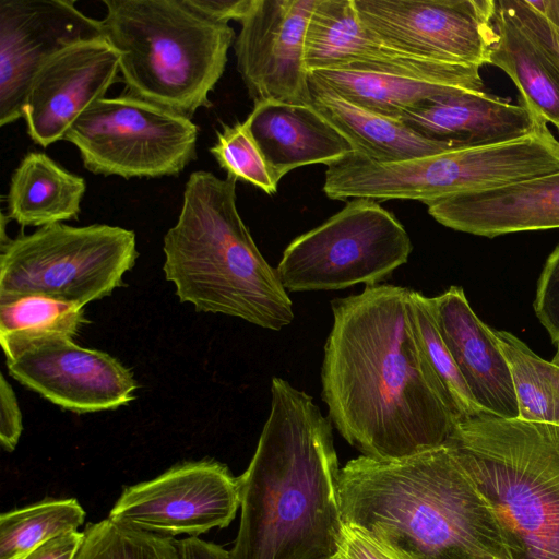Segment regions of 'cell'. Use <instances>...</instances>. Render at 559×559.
Returning a JSON list of instances; mask_svg holds the SVG:
<instances>
[{"label":"cell","instance_id":"obj_1","mask_svg":"<svg viewBox=\"0 0 559 559\" xmlns=\"http://www.w3.org/2000/svg\"><path fill=\"white\" fill-rule=\"evenodd\" d=\"M331 309L321 384L340 435L376 460L444 445L455 417L417 338L411 289L368 285Z\"/></svg>","mask_w":559,"mask_h":559},{"label":"cell","instance_id":"obj_2","mask_svg":"<svg viewBox=\"0 0 559 559\" xmlns=\"http://www.w3.org/2000/svg\"><path fill=\"white\" fill-rule=\"evenodd\" d=\"M332 423L312 396L273 377L271 409L238 477L230 559H333L344 531Z\"/></svg>","mask_w":559,"mask_h":559},{"label":"cell","instance_id":"obj_3","mask_svg":"<svg viewBox=\"0 0 559 559\" xmlns=\"http://www.w3.org/2000/svg\"><path fill=\"white\" fill-rule=\"evenodd\" d=\"M344 524L411 559H511L495 514L448 445L340 469Z\"/></svg>","mask_w":559,"mask_h":559},{"label":"cell","instance_id":"obj_4","mask_svg":"<svg viewBox=\"0 0 559 559\" xmlns=\"http://www.w3.org/2000/svg\"><path fill=\"white\" fill-rule=\"evenodd\" d=\"M236 182L190 174L177 223L164 236L165 277L197 311L280 331L294 320L293 302L239 215Z\"/></svg>","mask_w":559,"mask_h":559},{"label":"cell","instance_id":"obj_5","mask_svg":"<svg viewBox=\"0 0 559 559\" xmlns=\"http://www.w3.org/2000/svg\"><path fill=\"white\" fill-rule=\"evenodd\" d=\"M448 445L489 503L511 559H559V426L484 413Z\"/></svg>","mask_w":559,"mask_h":559},{"label":"cell","instance_id":"obj_6","mask_svg":"<svg viewBox=\"0 0 559 559\" xmlns=\"http://www.w3.org/2000/svg\"><path fill=\"white\" fill-rule=\"evenodd\" d=\"M104 35L130 95L191 118L210 107L235 32L183 0H104Z\"/></svg>","mask_w":559,"mask_h":559},{"label":"cell","instance_id":"obj_7","mask_svg":"<svg viewBox=\"0 0 559 559\" xmlns=\"http://www.w3.org/2000/svg\"><path fill=\"white\" fill-rule=\"evenodd\" d=\"M136 258L135 234L123 227H39L1 243L0 304L39 295L84 307L122 286Z\"/></svg>","mask_w":559,"mask_h":559},{"label":"cell","instance_id":"obj_8","mask_svg":"<svg viewBox=\"0 0 559 559\" xmlns=\"http://www.w3.org/2000/svg\"><path fill=\"white\" fill-rule=\"evenodd\" d=\"M413 245L403 225L372 199L357 198L284 250L276 274L287 292L376 285L405 264Z\"/></svg>","mask_w":559,"mask_h":559},{"label":"cell","instance_id":"obj_9","mask_svg":"<svg viewBox=\"0 0 559 559\" xmlns=\"http://www.w3.org/2000/svg\"><path fill=\"white\" fill-rule=\"evenodd\" d=\"M197 138L191 118L124 94L94 103L63 140L94 174L156 178L183 170L197 156Z\"/></svg>","mask_w":559,"mask_h":559},{"label":"cell","instance_id":"obj_10","mask_svg":"<svg viewBox=\"0 0 559 559\" xmlns=\"http://www.w3.org/2000/svg\"><path fill=\"white\" fill-rule=\"evenodd\" d=\"M240 485L226 465L211 459L175 465L159 476L126 487L108 519L165 536L199 535L234 520Z\"/></svg>","mask_w":559,"mask_h":559},{"label":"cell","instance_id":"obj_11","mask_svg":"<svg viewBox=\"0 0 559 559\" xmlns=\"http://www.w3.org/2000/svg\"><path fill=\"white\" fill-rule=\"evenodd\" d=\"M360 21L383 40L433 61L490 64L495 0H354Z\"/></svg>","mask_w":559,"mask_h":559},{"label":"cell","instance_id":"obj_12","mask_svg":"<svg viewBox=\"0 0 559 559\" xmlns=\"http://www.w3.org/2000/svg\"><path fill=\"white\" fill-rule=\"evenodd\" d=\"M10 374L51 403L79 414L116 409L135 397L132 372L109 354L62 335L38 337L5 354Z\"/></svg>","mask_w":559,"mask_h":559},{"label":"cell","instance_id":"obj_13","mask_svg":"<svg viewBox=\"0 0 559 559\" xmlns=\"http://www.w3.org/2000/svg\"><path fill=\"white\" fill-rule=\"evenodd\" d=\"M317 0H252L234 43L237 70L255 103L312 105L305 36Z\"/></svg>","mask_w":559,"mask_h":559},{"label":"cell","instance_id":"obj_14","mask_svg":"<svg viewBox=\"0 0 559 559\" xmlns=\"http://www.w3.org/2000/svg\"><path fill=\"white\" fill-rule=\"evenodd\" d=\"M100 37L102 21L85 15L73 0H1L0 126L23 118L29 85L49 58Z\"/></svg>","mask_w":559,"mask_h":559},{"label":"cell","instance_id":"obj_15","mask_svg":"<svg viewBox=\"0 0 559 559\" xmlns=\"http://www.w3.org/2000/svg\"><path fill=\"white\" fill-rule=\"evenodd\" d=\"M305 64L308 72L354 66L484 91L479 67L433 61L393 47L360 21L354 0H317L305 36Z\"/></svg>","mask_w":559,"mask_h":559},{"label":"cell","instance_id":"obj_16","mask_svg":"<svg viewBox=\"0 0 559 559\" xmlns=\"http://www.w3.org/2000/svg\"><path fill=\"white\" fill-rule=\"evenodd\" d=\"M119 53L105 37L76 43L49 58L34 76L23 109L27 133L47 147L105 97L116 81Z\"/></svg>","mask_w":559,"mask_h":559},{"label":"cell","instance_id":"obj_17","mask_svg":"<svg viewBox=\"0 0 559 559\" xmlns=\"http://www.w3.org/2000/svg\"><path fill=\"white\" fill-rule=\"evenodd\" d=\"M426 205L443 226L488 238L559 228V170Z\"/></svg>","mask_w":559,"mask_h":559},{"label":"cell","instance_id":"obj_18","mask_svg":"<svg viewBox=\"0 0 559 559\" xmlns=\"http://www.w3.org/2000/svg\"><path fill=\"white\" fill-rule=\"evenodd\" d=\"M439 332L475 402L488 414L518 418L519 407L508 362L492 329L472 309L460 286L431 298Z\"/></svg>","mask_w":559,"mask_h":559},{"label":"cell","instance_id":"obj_19","mask_svg":"<svg viewBox=\"0 0 559 559\" xmlns=\"http://www.w3.org/2000/svg\"><path fill=\"white\" fill-rule=\"evenodd\" d=\"M243 124L277 182L295 168L318 163L328 166L355 152L313 105L255 103Z\"/></svg>","mask_w":559,"mask_h":559},{"label":"cell","instance_id":"obj_20","mask_svg":"<svg viewBox=\"0 0 559 559\" xmlns=\"http://www.w3.org/2000/svg\"><path fill=\"white\" fill-rule=\"evenodd\" d=\"M540 115L483 92H462L428 102L403 116L407 127L431 140L461 147L511 141L533 131Z\"/></svg>","mask_w":559,"mask_h":559},{"label":"cell","instance_id":"obj_21","mask_svg":"<svg viewBox=\"0 0 559 559\" xmlns=\"http://www.w3.org/2000/svg\"><path fill=\"white\" fill-rule=\"evenodd\" d=\"M312 105L354 146L378 163H397L462 148L423 136L402 120L349 103L329 88L310 84Z\"/></svg>","mask_w":559,"mask_h":559},{"label":"cell","instance_id":"obj_22","mask_svg":"<svg viewBox=\"0 0 559 559\" xmlns=\"http://www.w3.org/2000/svg\"><path fill=\"white\" fill-rule=\"evenodd\" d=\"M309 83L329 88L352 104L395 120L428 102L472 92L426 78L354 66L310 71Z\"/></svg>","mask_w":559,"mask_h":559},{"label":"cell","instance_id":"obj_23","mask_svg":"<svg viewBox=\"0 0 559 559\" xmlns=\"http://www.w3.org/2000/svg\"><path fill=\"white\" fill-rule=\"evenodd\" d=\"M496 39L490 64L510 76L523 104L550 122L559 132V70L538 41L510 11L496 1Z\"/></svg>","mask_w":559,"mask_h":559},{"label":"cell","instance_id":"obj_24","mask_svg":"<svg viewBox=\"0 0 559 559\" xmlns=\"http://www.w3.org/2000/svg\"><path fill=\"white\" fill-rule=\"evenodd\" d=\"M85 190L82 177L45 153L29 152L12 174L8 217L21 226L37 227L76 219Z\"/></svg>","mask_w":559,"mask_h":559},{"label":"cell","instance_id":"obj_25","mask_svg":"<svg viewBox=\"0 0 559 559\" xmlns=\"http://www.w3.org/2000/svg\"><path fill=\"white\" fill-rule=\"evenodd\" d=\"M511 373L519 419L559 426V382L554 367L507 331L492 329Z\"/></svg>","mask_w":559,"mask_h":559},{"label":"cell","instance_id":"obj_26","mask_svg":"<svg viewBox=\"0 0 559 559\" xmlns=\"http://www.w3.org/2000/svg\"><path fill=\"white\" fill-rule=\"evenodd\" d=\"M85 515L74 498H49L2 513L0 559H24L44 543L78 531Z\"/></svg>","mask_w":559,"mask_h":559},{"label":"cell","instance_id":"obj_27","mask_svg":"<svg viewBox=\"0 0 559 559\" xmlns=\"http://www.w3.org/2000/svg\"><path fill=\"white\" fill-rule=\"evenodd\" d=\"M87 323L83 306L50 297L32 295L0 304V343L4 354L43 336L74 338Z\"/></svg>","mask_w":559,"mask_h":559},{"label":"cell","instance_id":"obj_28","mask_svg":"<svg viewBox=\"0 0 559 559\" xmlns=\"http://www.w3.org/2000/svg\"><path fill=\"white\" fill-rule=\"evenodd\" d=\"M413 325L425 357L438 379L456 420L486 413L474 400L439 332L431 298L411 289ZM488 414V413H487Z\"/></svg>","mask_w":559,"mask_h":559},{"label":"cell","instance_id":"obj_29","mask_svg":"<svg viewBox=\"0 0 559 559\" xmlns=\"http://www.w3.org/2000/svg\"><path fill=\"white\" fill-rule=\"evenodd\" d=\"M75 559H179L174 537L118 524L108 518L91 523Z\"/></svg>","mask_w":559,"mask_h":559},{"label":"cell","instance_id":"obj_30","mask_svg":"<svg viewBox=\"0 0 559 559\" xmlns=\"http://www.w3.org/2000/svg\"><path fill=\"white\" fill-rule=\"evenodd\" d=\"M210 152L227 175L242 179L267 194L277 191L278 182L243 122L223 126Z\"/></svg>","mask_w":559,"mask_h":559},{"label":"cell","instance_id":"obj_31","mask_svg":"<svg viewBox=\"0 0 559 559\" xmlns=\"http://www.w3.org/2000/svg\"><path fill=\"white\" fill-rule=\"evenodd\" d=\"M534 310L552 342L559 345V245L548 257L537 282Z\"/></svg>","mask_w":559,"mask_h":559},{"label":"cell","instance_id":"obj_32","mask_svg":"<svg viewBox=\"0 0 559 559\" xmlns=\"http://www.w3.org/2000/svg\"><path fill=\"white\" fill-rule=\"evenodd\" d=\"M501 2L538 41L550 61L559 70V31L544 15L535 11L527 0H501Z\"/></svg>","mask_w":559,"mask_h":559},{"label":"cell","instance_id":"obj_33","mask_svg":"<svg viewBox=\"0 0 559 559\" xmlns=\"http://www.w3.org/2000/svg\"><path fill=\"white\" fill-rule=\"evenodd\" d=\"M336 558L340 559H411L397 549L374 539L362 530L344 526L343 537Z\"/></svg>","mask_w":559,"mask_h":559},{"label":"cell","instance_id":"obj_34","mask_svg":"<svg viewBox=\"0 0 559 559\" xmlns=\"http://www.w3.org/2000/svg\"><path fill=\"white\" fill-rule=\"evenodd\" d=\"M23 430L22 413L16 395L3 374L0 377V442L5 451H13Z\"/></svg>","mask_w":559,"mask_h":559},{"label":"cell","instance_id":"obj_35","mask_svg":"<svg viewBox=\"0 0 559 559\" xmlns=\"http://www.w3.org/2000/svg\"><path fill=\"white\" fill-rule=\"evenodd\" d=\"M198 14L219 24L235 20L240 22L247 14L252 0H183Z\"/></svg>","mask_w":559,"mask_h":559},{"label":"cell","instance_id":"obj_36","mask_svg":"<svg viewBox=\"0 0 559 559\" xmlns=\"http://www.w3.org/2000/svg\"><path fill=\"white\" fill-rule=\"evenodd\" d=\"M84 532L57 536L29 552L24 559H75L84 540Z\"/></svg>","mask_w":559,"mask_h":559},{"label":"cell","instance_id":"obj_37","mask_svg":"<svg viewBox=\"0 0 559 559\" xmlns=\"http://www.w3.org/2000/svg\"><path fill=\"white\" fill-rule=\"evenodd\" d=\"M179 559H230L229 551L222 546L189 536L177 542Z\"/></svg>","mask_w":559,"mask_h":559},{"label":"cell","instance_id":"obj_38","mask_svg":"<svg viewBox=\"0 0 559 559\" xmlns=\"http://www.w3.org/2000/svg\"><path fill=\"white\" fill-rule=\"evenodd\" d=\"M527 2L559 31V0H527Z\"/></svg>","mask_w":559,"mask_h":559},{"label":"cell","instance_id":"obj_39","mask_svg":"<svg viewBox=\"0 0 559 559\" xmlns=\"http://www.w3.org/2000/svg\"><path fill=\"white\" fill-rule=\"evenodd\" d=\"M556 347H557L556 354H555L554 358L550 360V362L554 367V371H555L557 380L559 382V345H557Z\"/></svg>","mask_w":559,"mask_h":559},{"label":"cell","instance_id":"obj_40","mask_svg":"<svg viewBox=\"0 0 559 559\" xmlns=\"http://www.w3.org/2000/svg\"><path fill=\"white\" fill-rule=\"evenodd\" d=\"M333 559H340V558H336V557H335V558H333Z\"/></svg>","mask_w":559,"mask_h":559}]
</instances>
